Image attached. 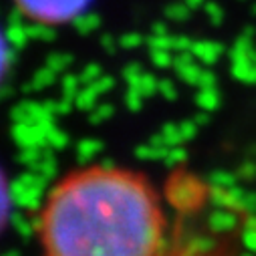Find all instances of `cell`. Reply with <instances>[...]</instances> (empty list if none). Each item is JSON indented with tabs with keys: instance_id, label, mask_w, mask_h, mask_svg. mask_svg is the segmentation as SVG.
<instances>
[{
	"instance_id": "6da1fadb",
	"label": "cell",
	"mask_w": 256,
	"mask_h": 256,
	"mask_svg": "<svg viewBox=\"0 0 256 256\" xmlns=\"http://www.w3.org/2000/svg\"><path fill=\"white\" fill-rule=\"evenodd\" d=\"M42 256H166L168 220L152 182L130 168L93 164L62 176L36 224Z\"/></svg>"
},
{
	"instance_id": "7a4b0ae2",
	"label": "cell",
	"mask_w": 256,
	"mask_h": 256,
	"mask_svg": "<svg viewBox=\"0 0 256 256\" xmlns=\"http://www.w3.org/2000/svg\"><path fill=\"white\" fill-rule=\"evenodd\" d=\"M91 0H14L16 10L34 24L62 26L77 20Z\"/></svg>"
},
{
	"instance_id": "3957f363",
	"label": "cell",
	"mask_w": 256,
	"mask_h": 256,
	"mask_svg": "<svg viewBox=\"0 0 256 256\" xmlns=\"http://www.w3.org/2000/svg\"><path fill=\"white\" fill-rule=\"evenodd\" d=\"M10 208H12V202H10V188H8V182H6L4 172L0 170V234H2L4 228L8 226Z\"/></svg>"
},
{
	"instance_id": "277c9868",
	"label": "cell",
	"mask_w": 256,
	"mask_h": 256,
	"mask_svg": "<svg viewBox=\"0 0 256 256\" xmlns=\"http://www.w3.org/2000/svg\"><path fill=\"white\" fill-rule=\"evenodd\" d=\"M8 65H10V52H8V42L0 30V85L4 83L6 73H8Z\"/></svg>"
}]
</instances>
